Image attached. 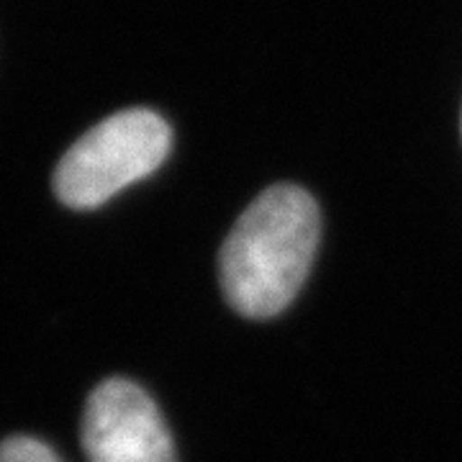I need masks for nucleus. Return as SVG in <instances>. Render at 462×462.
<instances>
[{"mask_svg": "<svg viewBox=\"0 0 462 462\" xmlns=\"http://www.w3.org/2000/svg\"><path fill=\"white\" fill-rule=\"evenodd\" d=\"M321 218L298 185H275L247 206L229 231L218 275L231 306L249 319L281 314L314 263Z\"/></svg>", "mask_w": 462, "mask_h": 462, "instance_id": "f257e3e1", "label": "nucleus"}, {"mask_svg": "<svg viewBox=\"0 0 462 462\" xmlns=\"http://www.w3.org/2000/svg\"><path fill=\"white\" fill-rule=\"evenodd\" d=\"M172 132L162 116L129 108L80 136L54 170V193L69 208H98L165 162Z\"/></svg>", "mask_w": 462, "mask_h": 462, "instance_id": "f03ea898", "label": "nucleus"}, {"mask_svg": "<svg viewBox=\"0 0 462 462\" xmlns=\"http://www.w3.org/2000/svg\"><path fill=\"white\" fill-rule=\"evenodd\" d=\"M80 439L90 462H178L162 413L132 380L111 378L90 393Z\"/></svg>", "mask_w": 462, "mask_h": 462, "instance_id": "7ed1b4c3", "label": "nucleus"}, {"mask_svg": "<svg viewBox=\"0 0 462 462\" xmlns=\"http://www.w3.org/2000/svg\"><path fill=\"white\" fill-rule=\"evenodd\" d=\"M0 462H62L54 449L33 437H11L0 445Z\"/></svg>", "mask_w": 462, "mask_h": 462, "instance_id": "20e7f679", "label": "nucleus"}]
</instances>
